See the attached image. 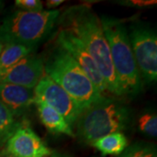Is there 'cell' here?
<instances>
[{
  "mask_svg": "<svg viewBox=\"0 0 157 157\" xmlns=\"http://www.w3.org/2000/svg\"><path fill=\"white\" fill-rule=\"evenodd\" d=\"M101 21L121 96L136 95L142 88V78L135 62L126 25L118 18L107 16L101 17Z\"/></svg>",
  "mask_w": 157,
  "mask_h": 157,
  "instance_id": "7a4b0ae2",
  "label": "cell"
},
{
  "mask_svg": "<svg viewBox=\"0 0 157 157\" xmlns=\"http://www.w3.org/2000/svg\"><path fill=\"white\" fill-rule=\"evenodd\" d=\"M139 128L141 132L152 137L157 135V116L153 113H146L139 120Z\"/></svg>",
  "mask_w": 157,
  "mask_h": 157,
  "instance_id": "e0dca14e",
  "label": "cell"
},
{
  "mask_svg": "<svg viewBox=\"0 0 157 157\" xmlns=\"http://www.w3.org/2000/svg\"><path fill=\"white\" fill-rule=\"evenodd\" d=\"M33 51L34 49L21 45L6 44L0 54V77Z\"/></svg>",
  "mask_w": 157,
  "mask_h": 157,
  "instance_id": "5bb4252c",
  "label": "cell"
},
{
  "mask_svg": "<svg viewBox=\"0 0 157 157\" xmlns=\"http://www.w3.org/2000/svg\"><path fill=\"white\" fill-rule=\"evenodd\" d=\"M120 157H157L156 149L145 142H136L127 147Z\"/></svg>",
  "mask_w": 157,
  "mask_h": 157,
  "instance_id": "2e32d148",
  "label": "cell"
},
{
  "mask_svg": "<svg viewBox=\"0 0 157 157\" xmlns=\"http://www.w3.org/2000/svg\"><path fill=\"white\" fill-rule=\"evenodd\" d=\"M44 61L45 73L85 109L101 101L102 94L66 50L56 45Z\"/></svg>",
  "mask_w": 157,
  "mask_h": 157,
  "instance_id": "3957f363",
  "label": "cell"
},
{
  "mask_svg": "<svg viewBox=\"0 0 157 157\" xmlns=\"http://www.w3.org/2000/svg\"><path fill=\"white\" fill-rule=\"evenodd\" d=\"M15 5L21 11L39 12L43 10V4L39 0H16Z\"/></svg>",
  "mask_w": 157,
  "mask_h": 157,
  "instance_id": "ac0fdd59",
  "label": "cell"
},
{
  "mask_svg": "<svg viewBox=\"0 0 157 157\" xmlns=\"http://www.w3.org/2000/svg\"><path fill=\"white\" fill-rule=\"evenodd\" d=\"M51 157H66V156H63V155H58V154H54V155H51Z\"/></svg>",
  "mask_w": 157,
  "mask_h": 157,
  "instance_id": "44dd1931",
  "label": "cell"
},
{
  "mask_svg": "<svg viewBox=\"0 0 157 157\" xmlns=\"http://www.w3.org/2000/svg\"><path fill=\"white\" fill-rule=\"evenodd\" d=\"M59 15L60 11L58 10L13 11L0 24V42L34 49L51 33Z\"/></svg>",
  "mask_w": 157,
  "mask_h": 157,
  "instance_id": "277c9868",
  "label": "cell"
},
{
  "mask_svg": "<svg viewBox=\"0 0 157 157\" xmlns=\"http://www.w3.org/2000/svg\"><path fill=\"white\" fill-rule=\"evenodd\" d=\"M130 121L128 107L105 97L86 108L76 121L77 136L93 144L95 140L113 133L125 130Z\"/></svg>",
  "mask_w": 157,
  "mask_h": 157,
  "instance_id": "5b68a950",
  "label": "cell"
},
{
  "mask_svg": "<svg viewBox=\"0 0 157 157\" xmlns=\"http://www.w3.org/2000/svg\"><path fill=\"white\" fill-rule=\"evenodd\" d=\"M92 145L103 155H119L128 147V139L122 133L116 132L101 137Z\"/></svg>",
  "mask_w": 157,
  "mask_h": 157,
  "instance_id": "4fadbf2b",
  "label": "cell"
},
{
  "mask_svg": "<svg viewBox=\"0 0 157 157\" xmlns=\"http://www.w3.org/2000/svg\"><path fill=\"white\" fill-rule=\"evenodd\" d=\"M2 50H3V44L0 42V54H1V52H2Z\"/></svg>",
  "mask_w": 157,
  "mask_h": 157,
  "instance_id": "7402d4cb",
  "label": "cell"
},
{
  "mask_svg": "<svg viewBox=\"0 0 157 157\" xmlns=\"http://www.w3.org/2000/svg\"><path fill=\"white\" fill-rule=\"evenodd\" d=\"M34 89L21 86L0 83V101L14 118L20 117L29 107L35 104Z\"/></svg>",
  "mask_w": 157,
  "mask_h": 157,
  "instance_id": "8fae6325",
  "label": "cell"
},
{
  "mask_svg": "<svg viewBox=\"0 0 157 157\" xmlns=\"http://www.w3.org/2000/svg\"><path fill=\"white\" fill-rule=\"evenodd\" d=\"M3 6V3L2 2H0V8H1V6Z\"/></svg>",
  "mask_w": 157,
  "mask_h": 157,
  "instance_id": "603a6c76",
  "label": "cell"
},
{
  "mask_svg": "<svg viewBox=\"0 0 157 157\" xmlns=\"http://www.w3.org/2000/svg\"><path fill=\"white\" fill-rule=\"evenodd\" d=\"M35 104L38 108L41 122L50 132L53 134H64L68 136H74L73 128L57 111L38 100H35Z\"/></svg>",
  "mask_w": 157,
  "mask_h": 157,
  "instance_id": "7c38bea8",
  "label": "cell"
},
{
  "mask_svg": "<svg viewBox=\"0 0 157 157\" xmlns=\"http://www.w3.org/2000/svg\"><path fill=\"white\" fill-rule=\"evenodd\" d=\"M34 94L36 100L44 102L59 113L72 128L85 110L78 101L45 73L35 86Z\"/></svg>",
  "mask_w": 157,
  "mask_h": 157,
  "instance_id": "52a82bcc",
  "label": "cell"
},
{
  "mask_svg": "<svg viewBox=\"0 0 157 157\" xmlns=\"http://www.w3.org/2000/svg\"><path fill=\"white\" fill-rule=\"evenodd\" d=\"M6 151L16 157H47L52 151L27 125H19L6 141Z\"/></svg>",
  "mask_w": 157,
  "mask_h": 157,
  "instance_id": "9c48e42d",
  "label": "cell"
},
{
  "mask_svg": "<svg viewBox=\"0 0 157 157\" xmlns=\"http://www.w3.org/2000/svg\"><path fill=\"white\" fill-rule=\"evenodd\" d=\"M56 24L59 29L72 33L82 43L105 79L107 92L121 96L101 18L91 7L86 5L72 6L59 16Z\"/></svg>",
  "mask_w": 157,
  "mask_h": 157,
  "instance_id": "6da1fadb",
  "label": "cell"
},
{
  "mask_svg": "<svg viewBox=\"0 0 157 157\" xmlns=\"http://www.w3.org/2000/svg\"><path fill=\"white\" fill-rule=\"evenodd\" d=\"M56 45H59L73 57V59L78 63L83 72L102 94L108 93L105 79L102 77L95 61L75 36L65 30L59 29L56 37Z\"/></svg>",
  "mask_w": 157,
  "mask_h": 157,
  "instance_id": "ba28073f",
  "label": "cell"
},
{
  "mask_svg": "<svg viewBox=\"0 0 157 157\" xmlns=\"http://www.w3.org/2000/svg\"><path fill=\"white\" fill-rule=\"evenodd\" d=\"M63 2H64L63 0H49V1H46V6L48 8H55L60 6Z\"/></svg>",
  "mask_w": 157,
  "mask_h": 157,
  "instance_id": "d6986e66",
  "label": "cell"
},
{
  "mask_svg": "<svg viewBox=\"0 0 157 157\" xmlns=\"http://www.w3.org/2000/svg\"><path fill=\"white\" fill-rule=\"evenodd\" d=\"M128 37L140 77L147 83L157 78V38L145 25H132Z\"/></svg>",
  "mask_w": 157,
  "mask_h": 157,
  "instance_id": "8992f818",
  "label": "cell"
},
{
  "mask_svg": "<svg viewBox=\"0 0 157 157\" xmlns=\"http://www.w3.org/2000/svg\"><path fill=\"white\" fill-rule=\"evenodd\" d=\"M44 74L43 59L31 53L20 59L1 76L0 83H9L34 89Z\"/></svg>",
  "mask_w": 157,
  "mask_h": 157,
  "instance_id": "30bf717a",
  "label": "cell"
},
{
  "mask_svg": "<svg viewBox=\"0 0 157 157\" xmlns=\"http://www.w3.org/2000/svg\"><path fill=\"white\" fill-rule=\"evenodd\" d=\"M20 124L0 101V146L6 143Z\"/></svg>",
  "mask_w": 157,
  "mask_h": 157,
  "instance_id": "9a60e30c",
  "label": "cell"
},
{
  "mask_svg": "<svg viewBox=\"0 0 157 157\" xmlns=\"http://www.w3.org/2000/svg\"><path fill=\"white\" fill-rule=\"evenodd\" d=\"M0 157H16L14 156V155H12L11 154H9L8 152H6V150H4V151H2L0 153Z\"/></svg>",
  "mask_w": 157,
  "mask_h": 157,
  "instance_id": "ffe728a7",
  "label": "cell"
}]
</instances>
